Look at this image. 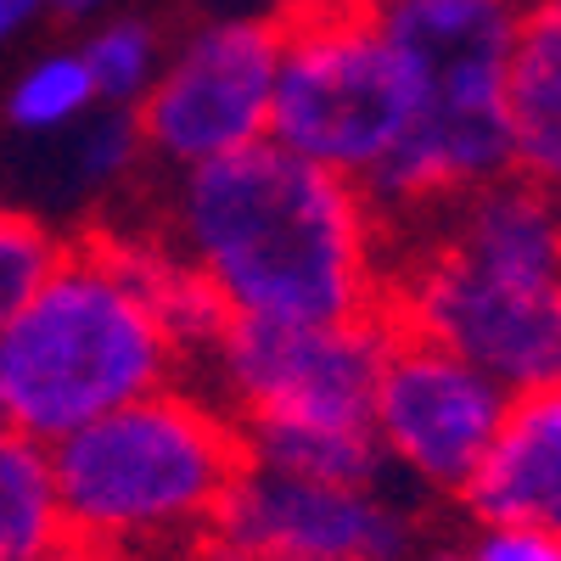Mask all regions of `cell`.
<instances>
[{
    "label": "cell",
    "mask_w": 561,
    "mask_h": 561,
    "mask_svg": "<svg viewBox=\"0 0 561 561\" xmlns=\"http://www.w3.org/2000/svg\"><path fill=\"white\" fill-rule=\"evenodd\" d=\"M169 242L237 314L320 325L382 309V219L365 185L270 135L185 169Z\"/></svg>",
    "instance_id": "1"
},
{
    "label": "cell",
    "mask_w": 561,
    "mask_h": 561,
    "mask_svg": "<svg viewBox=\"0 0 561 561\" xmlns=\"http://www.w3.org/2000/svg\"><path fill=\"white\" fill-rule=\"evenodd\" d=\"M382 253V314L523 393L561 382V203L528 174L449 197Z\"/></svg>",
    "instance_id": "2"
},
{
    "label": "cell",
    "mask_w": 561,
    "mask_h": 561,
    "mask_svg": "<svg viewBox=\"0 0 561 561\" xmlns=\"http://www.w3.org/2000/svg\"><path fill=\"white\" fill-rule=\"evenodd\" d=\"M51 466L68 534L135 556L192 545L253 460L230 410L152 388L57 438Z\"/></svg>",
    "instance_id": "3"
},
{
    "label": "cell",
    "mask_w": 561,
    "mask_h": 561,
    "mask_svg": "<svg viewBox=\"0 0 561 561\" xmlns=\"http://www.w3.org/2000/svg\"><path fill=\"white\" fill-rule=\"evenodd\" d=\"M174 343L129 280L84 237L62 242L57 270L0 325V421L57 444L174 377Z\"/></svg>",
    "instance_id": "4"
},
{
    "label": "cell",
    "mask_w": 561,
    "mask_h": 561,
    "mask_svg": "<svg viewBox=\"0 0 561 561\" xmlns=\"http://www.w3.org/2000/svg\"><path fill=\"white\" fill-rule=\"evenodd\" d=\"M264 135L287 152L365 180L421 113V68L370 0H280Z\"/></svg>",
    "instance_id": "5"
},
{
    "label": "cell",
    "mask_w": 561,
    "mask_h": 561,
    "mask_svg": "<svg viewBox=\"0 0 561 561\" xmlns=\"http://www.w3.org/2000/svg\"><path fill=\"white\" fill-rule=\"evenodd\" d=\"M399 325L370 309L354 320H259L237 314L214 354L237 421H304V427H370L382 359Z\"/></svg>",
    "instance_id": "6"
},
{
    "label": "cell",
    "mask_w": 561,
    "mask_h": 561,
    "mask_svg": "<svg viewBox=\"0 0 561 561\" xmlns=\"http://www.w3.org/2000/svg\"><path fill=\"white\" fill-rule=\"evenodd\" d=\"M505 404L511 393L489 370L449 354L444 343L399 332L377 377L370 427H377L382 455L421 489L460 494L466 478L478 472L483 449L494 444Z\"/></svg>",
    "instance_id": "7"
},
{
    "label": "cell",
    "mask_w": 561,
    "mask_h": 561,
    "mask_svg": "<svg viewBox=\"0 0 561 561\" xmlns=\"http://www.w3.org/2000/svg\"><path fill=\"white\" fill-rule=\"evenodd\" d=\"M275 84V28L270 18L208 23L185 39V51L163 79L135 102L140 140L169 163L192 169L225 158L264 135Z\"/></svg>",
    "instance_id": "8"
},
{
    "label": "cell",
    "mask_w": 561,
    "mask_h": 561,
    "mask_svg": "<svg viewBox=\"0 0 561 561\" xmlns=\"http://www.w3.org/2000/svg\"><path fill=\"white\" fill-rule=\"evenodd\" d=\"M460 500L478 523H534L561 534V382L511 393Z\"/></svg>",
    "instance_id": "9"
},
{
    "label": "cell",
    "mask_w": 561,
    "mask_h": 561,
    "mask_svg": "<svg viewBox=\"0 0 561 561\" xmlns=\"http://www.w3.org/2000/svg\"><path fill=\"white\" fill-rule=\"evenodd\" d=\"M511 169L561 203V0H528L505 68Z\"/></svg>",
    "instance_id": "10"
},
{
    "label": "cell",
    "mask_w": 561,
    "mask_h": 561,
    "mask_svg": "<svg viewBox=\"0 0 561 561\" xmlns=\"http://www.w3.org/2000/svg\"><path fill=\"white\" fill-rule=\"evenodd\" d=\"M377 23L410 51V62L427 73H444L455 62L511 57L517 34V0H370Z\"/></svg>",
    "instance_id": "11"
},
{
    "label": "cell",
    "mask_w": 561,
    "mask_h": 561,
    "mask_svg": "<svg viewBox=\"0 0 561 561\" xmlns=\"http://www.w3.org/2000/svg\"><path fill=\"white\" fill-rule=\"evenodd\" d=\"M248 460L264 472H287L309 483H348V489H382L388 455L377 427H304V421H237Z\"/></svg>",
    "instance_id": "12"
},
{
    "label": "cell",
    "mask_w": 561,
    "mask_h": 561,
    "mask_svg": "<svg viewBox=\"0 0 561 561\" xmlns=\"http://www.w3.org/2000/svg\"><path fill=\"white\" fill-rule=\"evenodd\" d=\"M68 539L62 494L51 444H39L0 421V556L7 561H39Z\"/></svg>",
    "instance_id": "13"
},
{
    "label": "cell",
    "mask_w": 561,
    "mask_h": 561,
    "mask_svg": "<svg viewBox=\"0 0 561 561\" xmlns=\"http://www.w3.org/2000/svg\"><path fill=\"white\" fill-rule=\"evenodd\" d=\"M84 68H90V84H96V96L113 102V107H129L147 96L152 84V68H158V39L147 23H107L96 39L84 45Z\"/></svg>",
    "instance_id": "14"
},
{
    "label": "cell",
    "mask_w": 561,
    "mask_h": 561,
    "mask_svg": "<svg viewBox=\"0 0 561 561\" xmlns=\"http://www.w3.org/2000/svg\"><path fill=\"white\" fill-rule=\"evenodd\" d=\"M90 102H96V84H90L84 57H45L18 79L7 113L18 129H51V124L79 118Z\"/></svg>",
    "instance_id": "15"
},
{
    "label": "cell",
    "mask_w": 561,
    "mask_h": 561,
    "mask_svg": "<svg viewBox=\"0 0 561 561\" xmlns=\"http://www.w3.org/2000/svg\"><path fill=\"white\" fill-rule=\"evenodd\" d=\"M57 259H62V242L34 214L0 208V325L34 298V287L57 270Z\"/></svg>",
    "instance_id": "16"
},
{
    "label": "cell",
    "mask_w": 561,
    "mask_h": 561,
    "mask_svg": "<svg viewBox=\"0 0 561 561\" xmlns=\"http://www.w3.org/2000/svg\"><path fill=\"white\" fill-rule=\"evenodd\" d=\"M140 152H147V140H140V124H135L129 107H118V113H107L96 129L84 135V174L107 185V180L129 174V169L140 163Z\"/></svg>",
    "instance_id": "17"
},
{
    "label": "cell",
    "mask_w": 561,
    "mask_h": 561,
    "mask_svg": "<svg viewBox=\"0 0 561 561\" xmlns=\"http://www.w3.org/2000/svg\"><path fill=\"white\" fill-rule=\"evenodd\" d=\"M472 561H561V534L534 523H478V539L466 545Z\"/></svg>",
    "instance_id": "18"
},
{
    "label": "cell",
    "mask_w": 561,
    "mask_h": 561,
    "mask_svg": "<svg viewBox=\"0 0 561 561\" xmlns=\"http://www.w3.org/2000/svg\"><path fill=\"white\" fill-rule=\"evenodd\" d=\"M39 561H124V556L107 550V545H90V539H73V534H68L57 550H45Z\"/></svg>",
    "instance_id": "19"
},
{
    "label": "cell",
    "mask_w": 561,
    "mask_h": 561,
    "mask_svg": "<svg viewBox=\"0 0 561 561\" xmlns=\"http://www.w3.org/2000/svg\"><path fill=\"white\" fill-rule=\"evenodd\" d=\"M45 7V0H0V39H7V34H18L34 12Z\"/></svg>",
    "instance_id": "20"
},
{
    "label": "cell",
    "mask_w": 561,
    "mask_h": 561,
    "mask_svg": "<svg viewBox=\"0 0 561 561\" xmlns=\"http://www.w3.org/2000/svg\"><path fill=\"white\" fill-rule=\"evenodd\" d=\"M51 7H57L62 18H84V12H96L102 0H51Z\"/></svg>",
    "instance_id": "21"
},
{
    "label": "cell",
    "mask_w": 561,
    "mask_h": 561,
    "mask_svg": "<svg viewBox=\"0 0 561 561\" xmlns=\"http://www.w3.org/2000/svg\"><path fill=\"white\" fill-rule=\"evenodd\" d=\"M421 561H472V556H466V550H427Z\"/></svg>",
    "instance_id": "22"
},
{
    "label": "cell",
    "mask_w": 561,
    "mask_h": 561,
    "mask_svg": "<svg viewBox=\"0 0 561 561\" xmlns=\"http://www.w3.org/2000/svg\"><path fill=\"white\" fill-rule=\"evenodd\" d=\"M517 7H528V0H517Z\"/></svg>",
    "instance_id": "23"
},
{
    "label": "cell",
    "mask_w": 561,
    "mask_h": 561,
    "mask_svg": "<svg viewBox=\"0 0 561 561\" xmlns=\"http://www.w3.org/2000/svg\"><path fill=\"white\" fill-rule=\"evenodd\" d=\"M0 561H7V556H0Z\"/></svg>",
    "instance_id": "24"
}]
</instances>
